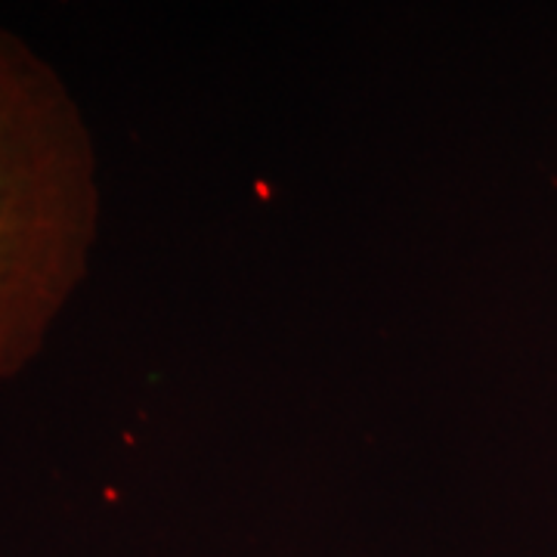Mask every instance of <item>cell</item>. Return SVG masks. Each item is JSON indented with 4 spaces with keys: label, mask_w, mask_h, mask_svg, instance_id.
Instances as JSON below:
<instances>
[{
    "label": "cell",
    "mask_w": 557,
    "mask_h": 557,
    "mask_svg": "<svg viewBox=\"0 0 557 557\" xmlns=\"http://www.w3.org/2000/svg\"><path fill=\"white\" fill-rule=\"evenodd\" d=\"M100 233V164L60 72L0 28V381L38 357Z\"/></svg>",
    "instance_id": "1"
}]
</instances>
